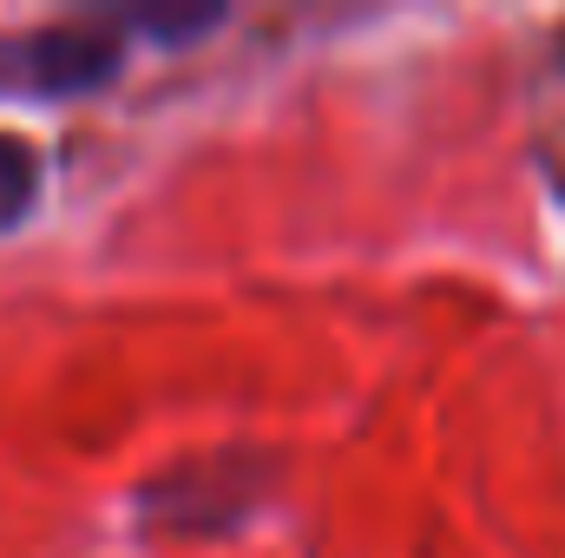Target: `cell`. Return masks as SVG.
<instances>
[{
	"label": "cell",
	"instance_id": "cell-1",
	"mask_svg": "<svg viewBox=\"0 0 565 558\" xmlns=\"http://www.w3.org/2000/svg\"><path fill=\"white\" fill-rule=\"evenodd\" d=\"M113 73H119V40L99 20L53 26V33H33V40H0V86L86 93V86H99Z\"/></svg>",
	"mask_w": 565,
	"mask_h": 558
},
{
	"label": "cell",
	"instance_id": "cell-2",
	"mask_svg": "<svg viewBox=\"0 0 565 558\" xmlns=\"http://www.w3.org/2000/svg\"><path fill=\"white\" fill-rule=\"evenodd\" d=\"M33 197H40V158H33V144L0 132V230H13L33 211Z\"/></svg>",
	"mask_w": 565,
	"mask_h": 558
}]
</instances>
